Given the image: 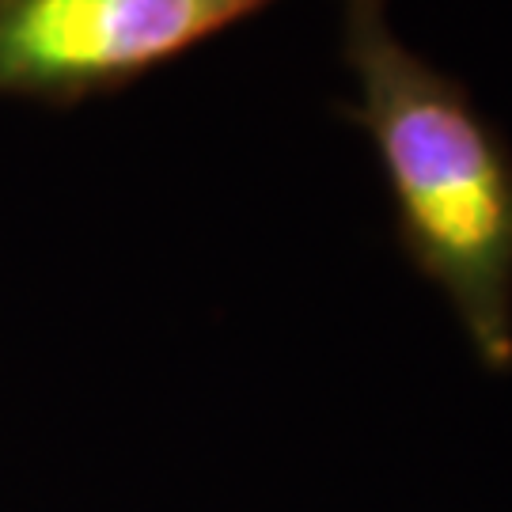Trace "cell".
Instances as JSON below:
<instances>
[{"label":"cell","mask_w":512,"mask_h":512,"mask_svg":"<svg viewBox=\"0 0 512 512\" xmlns=\"http://www.w3.org/2000/svg\"><path fill=\"white\" fill-rule=\"evenodd\" d=\"M342 61L361 103H338L376 145L395 239L437 285L486 372H512V141L459 76L391 31L387 0H342Z\"/></svg>","instance_id":"cell-1"},{"label":"cell","mask_w":512,"mask_h":512,"mask_svg":"<svg viewBox=\"0 0 512 512\" xmlns=\"http://www.w3.org/2000/svg\"><path fill=\"white\" fill-rule=\"evenodd\" d=\"M281 0H0V99L73 110Z\"/></svg>","instance_id":"cell-2"}]
</instances>
